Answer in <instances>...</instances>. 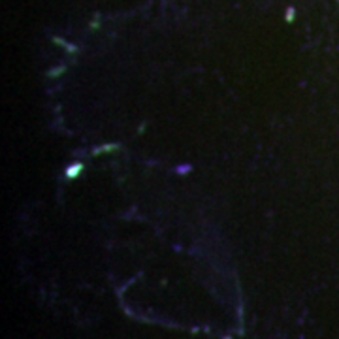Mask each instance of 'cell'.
<instances>
[{
    "mask_svg": "<svg viewBox=\"0 0 339 339\" xmlns=\"http://www.w3.org/2000/svg\"><path fill=\"white\" fill-rule=\"evenodd\" d=\"M62 72H64V66H60L58 70H51V72H49V75H53V77H55V75L62 74Z\"/></svg>",
    "mask_w": 339,
    "mask_h": 339,
    "instance_id": "cell-4",
    "label": "cell"
},
{
    "mask_svg": "<svg viewBox=\"0 0 339 339\" xmlns=\"http://www.w3.org/2000/svg\"><path fill=\"white\" fill-rule=\"evenodd\" d=\"M119 149V145L117 143H110V145H104V147H100V149H94L93 155L94 157H98V155H104V153H113V151Z\"/></svg>",
    "mask_w": 339,
    "mask_h": 339,
    "instance_id": "cell-2",
    "label": "cell"
},
{
    "mask_svg": "<svg viewBox=\"0 0 339 339\" xmlns=\"http://www.w3.org/2000/svg\"><path fill=\"white\" fill-rule=\"evenodd\" d=\"M81 171H83V164H81V162H77V164H74V166H68V168H66V177L75 179Z\"/></svg>",
    "mask_w": 339,
    "mask_h": 339,
    "instance_id": "cell-1",
    "label": "cell"
},
{
    "mask_svg": "<svg viewBox=\"0 0 339 339\" xmlns=\"http://www.w3.org/2000/svg\"><path fill=\"white\" fill-rule=\"evenodd\" d=\"M292 13H294V11H292V9H288V15H286V21H288V23H290V21H294V19H292Z\"/></svg>",
    "mask_w": 339,
    "mask_h": 339,
    "instance_id": "cell-5",
    "label": "cell"
},
{
    "mask_svg": "<svg viewBox=\"0 0 339 339\" xmlns=\"http://www.w3.org/2000/svg\"><path fill=\"white\" fill-rule=\"evenodd\" d=\"M53 42H55V44H58V46H62L66 51H70V53H75V47L72 46V44H64V42H62L60 38H53Z\"/></svg>",
    "mask_w": 339,
    "mask_h": 339,
    "instance_id": "cell-3",
    "label": "cell"
}]
</instances>
